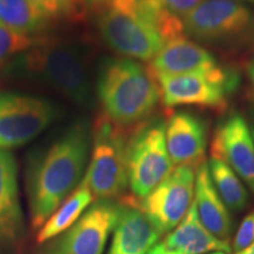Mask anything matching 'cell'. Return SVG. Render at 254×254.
Returning a JSON list of instances; mask_svg holds the SVG:
<instances>
[{"mask_svg":"<svg viewBox=\"0 0 254 254\" xmlns=\"http://www.w3.org/2000/svg\"><path fill=\"white\" fill-rule=\"evenodd\" d=\"M166 146L176 166L198 168L207 147V126L195 114L179 111L166 125Z\"/></svg>","mask_w":254,"mask_h":254,"instance_id":"14","label":"cell"},{"mask_svg":"<svg viewBox=\"0 0 254 254\" xmlns=\"http://www.w3.org/2000/svg\"><path fill=\"white\" fill-rule=\"evenodd\" d=\"M151 1L163 13L184 21V19L204 0H151Z\"/></svg>","mask_w":254,"mask_h":254,"instance_id":"24","label":"cell"},{"mask_svg":"<svg viewBox=\"0 0 254 254\" xmlns=\"http://www.w3.org/2000/svg\"><path fill=\"white\" fill-rule=\"evenodd\" d=\"M155 78L160 88V100L166 107L198 106L204 109H225L228 97L237 90L240 82L238 73L231 68L211 77L185 74L155 75Z\"/></svg>","mask_w":254,"mask_h":254,"instance_id":"8","label":"cell"},{"mask_svg":"<svg viewBox=\"0 0 254 254\" xmlns=\"http://www.w3.org/2000/svg\"><path fill=\"white\" fill-rule=\"evenodd\" d=\"M37 41L33 36L19 33L0 21V64L14 53L32 49Z\"/></svg>","mask_w":254,"mask_h":254,"instance_id":"22","label":"cell"},{"mask_svg":"<svg viewBox=\"0 0 254 254\" xmlns=\"http://www.w3.org/2000/svg\"><path fill=\"white\" fill-rule=\"evenodd\" d=\"M80 1L85 6H87L88 8H91L92 11L95 12V13H98L110 0H80Z\"/></svg>","mask_w":254,"mask_h":254,"instance_id":"26","label":"cell"},{"mask_svg":"<svg viewBox=\"0 0 254 254\" xmlns=\"http://www.w3.org/2000/svg\"><path fill=\"white\" fill-rule=\"evenodd\" d=\"M251 129H252V134H253V139H254V127H251Z\"/></svg>","mask_w":254,"mask_h":254,"instance_id":"31","label":"cell"},{"mask_svg":"<svg viewBox=\"0 0 254 254\" xmlns=\"http://www.w3.org/2000/svg\"><path fill=\"white\" fill-rule=\"evenodd\" d=\"M184 32L202 46L224 51L254 47V8L234 0H204L184 19Z\"/></svg>","mask_w":254,"mask_h":254,"instance_id":"4","label":"cell"},{"mask_svg":"<svg viewBox=\"0 0 254 254\" xmlns=\"http://www.w3.org/2000/svg\"><path fill=\"white\" fill-rule=\"evenodd\" d=\"M97 14L105 43L133 60H152L167 41L185 36L184 21L163 13L151 0H110Z\"/></svg>","mask_w":254,"mask_h":254,"instance_id":"1","label":"cell"},{"mask_svg":"<svg viewBox=\"0 0 254 254\" xmlns=\"http://www.w3.org/2000/svg\"><path fill=\"white\" fill-rule=\"evenodd\" d=\"M50 20L49 15L28 0H0V21L19 33H39Z\"/></svg>","mask_w":254,"mask_h":254,"instance_id":"20","label":"cell"},{"mask_svg":"<svg viewBox=\"0 0 254 254\" xmlns=\"http://www.w3.org/2000/svg\"><path fill=\"white\" fill-rule=\"evenodd\" d=\"M234 1H239V2H244V4L254 5V0H234Z\"/></svg>","mask_w":254,"mask_h":254,"instance_id":"30","label":"cell"},{"mask_svg":"<svg viewBox=\"0 0 254 254\" xmlns=\"http://www.w3.org/2000/svg\"><path fill=\"white\" fill-rule=\"evenodd\" d=\"M247 77H249L250 80V86H251V93L254 97V57L253 59L251 60L249 68H247Z\"/></svg>","mask_w":254,"mask_h":254,"instance_id":"27","label":"cell"},{"mask_svg":"<svg viewBox=\"0 0 254 254\" xmlns=\"http://www.w3.org/2000/svg\"><path fill=\"white\" fill-rule=\"evenodd\" d=\"M93 200L94 196L91 190L81 182L72 194L51 215L49 220L39 228L37 233V243H47L67 231L72 225H74V222H77Z\"/></svg>","mask_w":254,"mask_h":254,"instance_id":"19","label":"cell"},{"mask_svg":"<svg viewBox=\"0 0 254 254\" xmlns=\"http://www.w3.org/2000/svg\"><path fill=\"white\" fill-rule=\"evenodd\" d=\"M211 157L227 164L254 194V139L241 114L233 112L219 123L211 144Z\"/></svg>","mask_w":254,"mask_h":254,"instance_id":"12","label":"cell"},{"mask_svg":"<svg viewBox=\"0 0 254 254\" xmlns=\"http://www.w3.org/2000/svg\"><path fill=\"white\" fill-rule=\"evenodd\" d=\"M148 254H177V253H173V252H170V251H167L165 247H163L161 244H158V245H155L152 251ZM211 254H225L222 252H217V253H211Z\"/></svg>","mask_w":254,"mask_h":254,"instance_id":"28","label":"cell"},{"mask_svg":"<svg viewBox=\"0 0 254 254\" xmlns=\"http://www.w3.org/2000/svg\"><path fill=\"white\" fill-rule=\"evenodd\" d=\"M123 205L98 200L67 231L47 241L40 254H103Z\"/></svg>","mask_w":254,"mask_h":254,"instance_id":"9","label":"cell"},{"mask_svg":"<svg viewBox=\"0 0 254 254\" xmlns=\"http://www.w3.org/2000/svg\"><path fill=\"white\" fill-rule=\"evenodd\" d=\"M254 243V211L241 221L233 241V252L238 254Z\"/></svg>","mask_w":254,"mask_h":254,"instance_id":"25","label":"cell"},{"mask_svg":"<svg viewBox=\"0 0 254 254\" xmlns=\"http://www.w3.org/2000/svg\"><path fill=\"white\" fill-rule=\"evenodd\" d=\"M24 219L19 202L17 164L7 150L0 148V246L21 237Z\"/></svg>","mask_w":254,"mask_h":254,"instance_id":"16","label":"cell"},{"mask_svg":"<svg viewBox=\"0 0 254 254\" xmlns=\"http://www.w3.org/2000/svg\"><path fill=\"white\" fill-rule=\"evenodd\" d=\"M90 140L84 127H75L32 167L28 201L33 230H39L81 183L87 166Z\"/></svg>","mask_w":254,"mask_h":254,"instance_id":"2","label":"cell"},{"mask_svg":"<svg viewBox=\"0 0 254 254\" xmlns=\"http://www.w3.org/2000/svg\"><path fill=\"white\" fill-rule=\"evenodd\" d=\"M161 245L170 252L177 254L231 252L228 241L218 239L202 226L194 201L190 205L185 218L165 238Z\"/></svg>","mask_w":254,"mask_h":254,"instance_id":"18","label":"cell"},{"mask_svg":"<svg viewBox=\"0 0 254 254\" xmlns=\"http://www.w3.org/2000/svg\"><path fill=\"white\" fill-rule=\"evenodd\" d=\"M40 8L51 19L65 18L72 15L80 0H28Z\"/></svg>","mask_w":254,"mask_h":254,"instance_id":"23","label":"cell"},{"mask_svg":"<svg viewBox=\"0 0 254 254\" xmlns=\"http://www.w3.org/2000/svg\"><path fill=\"white\" fill-rule=\"evenodd\" d=\"M107 254H148L161 232L132 201L123 205Z\"/></svg>","mask_w":254,"mask_h":254,"instance_id":"15","label":"cell"},{"mask_svg":"<svg viewBox=\"0 0 254 254\" xmlns=\"http://www.w3.org/2000/svg\"><path fill=\"white\" fill-rule=\"evenodd\" d=\"M207 164L212 183L227 208L236 212L245 209L249 204V193L243 180L220 159L211 157Z\"/></svg>","mask_w":254,"mask_h":254,"instance_id":"21","label":"cell"},{"mask_svg":"<svg viewBox=\"0 0 254 254\" xmlns=\"http://www.w3.org/2000/svg\"><path fill=\"white\" fill-rule=\"evenodd\" d=\"M151 71L155 75H217L228 67L220 65L205 46L183 36L167 41L151 60Z\"/></svg>","mask_w":254,"mask_h":254,"instance_id":"13","label":"cell"},{"mask_svg":"<svg viewBox=\"0 0 254 254\" xmlns=\"http://www.w3.org/2000/svg\"><path fill=\"white\" fill-rule=\"evenodd\" d=\"M194 170L192 166H177L150 194L135 204L161 234L172 232L194 201Z\"/></svg>","mask_w":254,"mask_h":254,"instance_id":"10","label":"cell"},{"mask_svg":"<svg viewBox=\"0 0 254 254\" xmlns=\"http://www.w3.org/2000/svg\"><path fill=\"white\" fill-rule=\"evenodd\" d=\"M166 146L163 120L144 124L127 142V177L136 198H145L174 170Z\"/></svg>","mask_w":254,"mask_h":254,"instance_id":"6","label":"cell"},{"mask_svg":"<svg viewBox=\"0 0 254 254\" xmlns=\"http://www.w3.org/2000/svg\"><path fill=\"white\" fill-rule=\"evenodd\" d=\"M238 254H254V243L251 246L247 247L246 250L241 251V252L238 253Z\"/></svg>","mask_w":254,"mask_h":254,"instance_id":"29","label":"cell"},{"mask_svg":"<svg viewBox=\"0 0 254 254\" xmlns=\"http://www.w3.org/2000/svg\"><path fill=\"white\" fill-rule=\"evenodd\" d=\"M25 64L44 81L73 100L84 101L88 77L84 59L73 47L56 40L41 39L25 57Z\"/></svg>","mask_w":254,"mask_h":254,"instance_id":"7","label":"cell"},{"mask_svg":"<svg viewBox=\"0 0 254 254\" xmlns=\"http://www.w3.org/2000/svg\"><path fill=\"white\" fill-rule=\"evenodd\" d=\"M127 138L122 126L106 118H98L94 125L92 158L81 180L94 199L111 200L122 194L128 185Z\"/></svg>","mask_w":254,"mask_h":254,"instance_id":"5","label":"cell"},{"mask_svg":"<svg viewBox=\"0 0 254 254\" xmlns=\"http://www.w3.org/2000/svg\"><path fill=\"white\" fill-rule=\"evenodd\" d=\"M104 117L126 127L145 120L160 101V88L150 67L129 58L104 64L98 80Z\"/></svg>","mask_w":254,"mask_h":254,"instance_id":"3","label":"cell"},{"mask_svg":"<svg viewBox=\"0 0 254 254\" xmlns=\"http://www.w3.org/2000/svg\"><path fill=\"white\" fill-rule=\"evenodd\" d=\"M53 107L46 101L18 94H0V148L26 144L53 119Z\"/></svg>","mask_w":254,"mask_h":254,"instance_id":"11","label":"cell"},{"mask_svg":"<svg viewBox=\"0 0 254 254\" xmlns=\"http://www.w3.org/2000/svg\"><path fill=\"white\" fill-rule=\"evenodd\" d=\"M194 194L196 212L202 226L218 239L228 241L233 222L227 206L212 183L207 161H202L196 168Z\"/></svg>","mask_w":254,"mask_h":254,"instance_id":"17","label":"cell"}]
</instances>
